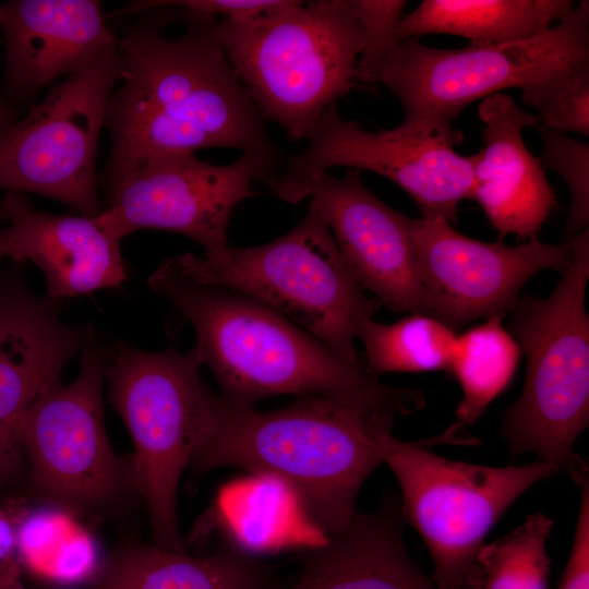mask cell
I'll use <instances>...</instances> for the list:
<instances>
[{
    "label": "cell",
    "instance_id": "24",
    "mask_svg": "<svg viewBox=\"0 0 589 589\" xmlns=\"http://www.w3.org/2000/svg\"><path fill=\"white\" fill-rule=\"evenodd\" d=\"M457 335L437 318L411 313L392 324L365 320L358 338L364 347L366 373L431 372L449 368Z\"/></svg>",
    "mask_w": 589,
    "mask_h": 589
},
{
    "label": "cell",
    "instance_id": "19",
    "mask_svg": "<svg viewBox=\"0 0 589 589\" xmlns=\"http://www.w3.org/2000/svg\"><path fill=\"white\" fill-rule=\"evenodd\" d=\"M478 116L484 147L477 152L472 199L502 237H536L556 205L545 172L522 137L539 120L504 93L483 98Z\"/></svg>",
    "mask_w": 589,
    "mask_h": 589
},
{
    "label": "cell",
    "instance_id": "26",
    "mask_svg": "<svg viewBox=\"0 0 589 589\" xmlns=\"http://www.w3.org/2000/svg\"><path fill=\"white\" fill-rule=\"evenodd\" d=\"M539 123L561 133L589 135V59L558 70L521 89Z\"/></svg>",
    "mask_w": 589,
    "mask_h": 589
},
{
    "label": "cell",
    "instance_id": "17",
    "mask_svg": "<svg viewBox=\"0 0 589 589\" xmlns=\"http://www.w3.org/2000/svg\"><path fill=\"white\" fill-rule=\"evenodd\" d=\"M1 199L9 221L1 229L3 256L36 265L45 275L47 298L62 301L118 288L127 279L120 240L93 217L38 211L20 192L5 191Z\"/></svg>",
    "mask_w": 589,
    "mask_h": 589
},
{
    "label": "cell",
    "instance_id": "1",
    "mask_svg": "<svg viewBox=\"0 0 589 589\" xmlns=\"http://www.w3.org/2000/svg\"><path fill=\"white\" fill-rule=\"evenodd\" d=\"M166 7L137 13L117 37L121 68L105 116L106 192L159 156L226 147L280 159L227 59L218 17L179 8L182 31L171 35Z\"/></svg>",
    "mask_w": 589,
    "mask_h": 589
},
{
    "label": "cell",
    "instance_id": "23",
    "mask_svg": "<svg viewBox=\"0 0 589 589\" xmlns=\"http://www.w3.org/2000/svg\"><path fill=\"white\" fill-rule=\"evenodd\" d=\"M497 314L456 337L448 371L458 381L462 398L455 425L476 422L510 383L521 350Z\"/></svg>",
    "mask_w": 589,
    "mask_h": 589
},
{
    "label": "cell",
    "instance_id": "31",
    "mask_svg": "<svg viewBox=\"0 0 589 589\" xmlns=\"http://www.w3.org/2000/svg\"><path fill=\"white\" fill-rule=\"evenodd\" d=\"M580 489L573 546L557 589H589V480Z\"/></svg>",
    "mask_w": 589,
    "mask_h": 589
},
{
    "label": "cell",
    "instance_id": "10",
    "mask_svg": "<svg viewBox=\"0 0 589 589\" xmlns=\"http://www.w3.org/2000/svg\"><path fill=\"white\" fill-rule=\"evenodd\" d=\"M589 59V1L544 33L501 45L443 49L408 39L398 44L378 82L399 100L404 120L442 117L453 121L471 103L504 89L520 91Z\"/></svg>",
    "mask_w": 589,
    "mask_h": 589
},
{
    "label": "cell",
    "instance_id": "20",
    "mask_svg": "<svg viewBox=\"0 0 589 589\" xmlns=\"http://www.w3.org/2000/svg\"><path fill=\"white\" fill-rule=\"evenodd\" d=\"M402 521L395 495L373 512H357L346 528L303 556L291 589H438L409 555Z\"/></svg>",
    "mask_w": 589,
    "mask_h": 589
},
{
    "label": "cell",
    "instance_id": "8",
    "mask_svg": "<svg viewBox=\"0 0 589 589\" xmlns=\"http://www.w3.org/2000/svg\"><path fill=\"white\" fill-rule=\"evenodd\" d=\"M402 442L387 432L380 438L384 464L400 488V513L422 538L438 589H480L478 554L508 507L556 470L537 460L491 467L450 460L428 449L440 443Z\"/></svg>",
    "mask_w": 589,
    "mask_h": 589
},
{
    "label": "cell",
    "instance_id": "22",
    "mask_svg": "<svg viewBox=\"0 0 589 589\" xmlns=\"http://www.w3.org/2000/svg\"><path fill=\"white\" fill-rule=\"evenodd\" d=\"M572 0H423L402 15L399 43L429 34H448L470 45H501L538 36L574 8Z\"/></svg>",
    "mask_w": 589,
    "mask_h": 589
},
{
    "label": "cell",
    "instance_id": "13",
    "mask_svg": "<svg viewBox=\"0 0 589 589\" xmlns=\"http://www.w3.org/2000/svg\"><path fill=\"white\" fill-rule=\"evenodd\" d=\"M70 384L58 382L15 422L13 437L31 485L58 501L94 505L119 485L104 421L103 382L109 352L93 337Z\"/></svg>",
    "mask_w": 589,
    "mask_h": 589
},
{
    "label": "cell",
    "instance_id": "30",
    "mask_svg": "<svg viewBox=\"0 0 589 589\" xmlns=\"http://www.w3.org/2000/svg\"><path fill=\"white\" fill-rule=\"evenodd\" d=\"M29 513L23 497L0 498V589H22L19 533Z\"/></svg>",
    "mask_w": 589,
    "mask_h": 589
},
{
    "label": "cell",
    "instance_id": "16",
    "mask_svg": "<svg viewBox=\"0 0 589 589\" xmlns=\"http://www.w3.org/2000/svg\"><path fill=\"white\" fill-rule=\"evenodd\" d=\"M4 93L23 104L56 79L76 74L117 45L95 0H11L0 3Z\"/></svg>",
    "mask_w": 589,
    "mask_h": 589
},
{
    "label": "cell",
    "instance_id": "2",
    "mask_svg": "<svg viewBox=\"0 0 589 589\" xmlns=\"http://www.w3.org/2000/svg\"><path fill=\"white\" fill-rule=\"evenodd\" d=\"M423 405L420 390L378 381L346 393L302 396L269 411L215 396L190 466L240 468L277 481L328 538L349 525L362 484L383 464L382 435L392 432L396 417Z\"/></svg>",
    "mask_w": 589,
    "mask_h": 589
},
{
    "label": "cell",
    "instance_id": "6",
    "mask_svg": "<svg viewBox=\"0 0 589 589\" xmlns=\"http://www.w3.org/2000/svg\"><path fill=\"white\" fill-rule=\"evenodd\" d=\"M171 259L194 281L260 300L344 359L361 363L356 349L360 326L382 303L364 294L311 205L294 228L265 244Z\"/></svg>",
    "mask_w": 589,
    "mask_h": 589
},
{
    "label": "cell",
    "instance_id": "15",
    "mask_svg": "<svg viewBox=\"0 0 589 589\" xmlns=\"http://www.w3.org/2000/svg\"><path fill=\"white\" fill-rule=\"evenodd\" d=\"M308 196L362 288L395 312L428 314L410 217L375 196L358 169H349L340 178L321 173Z\"/></svg>",
    "mask_w": 589,
    "mask_h": 589
},
{
    "label": "cell",
    "instance_id": "7",
    "mask_svg": "<svg viewBox=\"0 0 589 589\" xmlns=\"http://www.w3.org/2000/svg\"><path fill=\"white\" fill-rule=\"evenodd\" d=\"M194 345L148 352L120 342L109 353V399L133 442L132 479L144 498L153 544L184 552L178 528L181 476L209 424L215 394L201 380Z\"/></svg>",
    "mask_w": 589,
    "mask_h": 589
},
{
    "label": "cell",
    "instance_id": "4",
    "mask_svg": "<svg viewBox=\"0 0 589 589\" xmlns=\"http://www.w3.org/2000/svg\"><path fill=\"white\" fill-rule=\"evenodd\" d=\"M567 242L572 263L552 293L520 297L510 311L509 332L527 369L519 398L503 416L502 435L512 457L536 453L580 488L589 480L587 462L574 452L589 423L588 228Z\"/></svg>",
    "mask_w": 589,
    "mask_h": 589
},
{
    "label": "cell",
    "instance_id": "32",
    "mask_svg": "<svg viewBox=\"0 0 589 589\" xmlns=\"http://www.w3.org/2000/svg\"><path fill=\"white\" fill-rule=\"evenodd\" d=\"M22 460L17 444L0 437V486L13 478Z\"/></svg>",
    "mask_w": 589,
    "mask_h": 589
},
{
    "label": "cell",
    "instance_id": "28",
    "mask_svg": "<svg viewBox=\"0 0 589 589\" xmlns=\"http://www.w3.org/2000/svg\"><path fill=\"white\" fill-rule=\"evenodd\" d=\"M363 36L356 68L354 81L374 84L398 46L397 25L407 4L405 0H349Z\"/></svg>",
    "mask_w": 589,
    "mask_h": 589
},
{
    "label": "cell",
    "instance_id": "27",
    "mask_svg": "<svg viewBox=\"0 0 589 589\" xmlns=\"http://www.w3.org/2000/svg\"><path fill=\"white\" fill-rule=\"evenodd\" d=\"M533 128L542 142V152L537 156L542 169L556 171L569 191L568 216L561 241L566 243L589 224V144L539 122Z\"/></svg>",
    "mask_w": 589,
    "mask_h": 589
},
{
    "label": "cell",
    "instance_id": "5",
    "mask_svg": "<svg viewBox=\"0 0 589 589\" xmlns=\"http://www.w3.org/2000/svg\"><path fill=\"white\" fill-rule=\"evenodd\" d=\"M216 32L261 117L290 141L353 86L363 36L349 0H292L255 19H217Z\"/></svg>",
    "mask_w": 589,
    "mask_h": 589
},
{
    "label": "cell",
    "instance_id": "11",
    "mask_svg": "<svg viewBox=\"0 0 589 589\" xmlns=\"http://www.w3.org/2000/svg\"><path fill=\"white\" fill-rule=\"evenodd\" d=\"M120 68L116 45L0 135V189L40 194L88 217L103 211L96 152Z\"/></svg>",
    "mask_w": 589,
    "mask_h": 589
},
{
    "label": "cell",
    "instance_id": "18",
    "mask_svg": "<svg viewBox=\"0 0 589 589\" xmlns=\"http://www.w3.org/2000/svg\"><path fill=\"white\" fill-rule=\"evenodd\" d=\"M61 301L29 291L20 275L0 283V437L16 443V420L60 382L65 364L93 339L89 326L60 317Z\"/></svg>",
    "mask_w": 589,
    "mask_h": 589
},
{
    "label": "cell",
    "instance_id": "12",
    "mask_svg": "<svg viewBox=\"0 0 589 589\" xmlns=\"http://www.w3.org/2000/svg\"><path fill=\"white\" fill-rule=\"evenodd\" d=\"M280 159L243 153L228 165H213L194 153L152 158L106 192L107 206L95 223L121 241L143 229L183 235L205 255L225 250L236 206L252 197L256 181L277 176Z\"/></svg>",
    "mask_w": 589,
    "mask_h": 589
},
{
    "label": "cell",
    "instance_id": "29",
    "mask_svg": "<svg viewBox=\"0 0 589 589\" xmlns=\"http://www.w3.org/2000/svg\"><path fill=\"white\" fill-rule=\"evenodd\" d=\"M292 0H147L134 1L123 9L122 14H137L157 7H178L194 13L218 19L249 20L279 11Z\"/></svg>",
    "mask_w": 589,
    "mask_h": 589
},
{
    "label": "cell",
    "instance_id": "25",
    "mask_svg": "<svg viewBox=\"0 0 589 589\" xmlns=\"http://www.w3.org/2000/svg\"><path fill=\"white\" fill-rule=\"evenodd\" d=\"M553 521L542 513L495 541L478 554L480 589H546L551 560L546 541Z\"/></svg>",
    "mask_w": 589,
    "mask_h": 589
},
{
    "label": "cell",
    "instance_id": "21",
    "mask_svg": "<svg viewBox=\"0 0 589 589\" xmlns=\"http://www.w3.org/2000/svg\"><path fill=\"white\" fill-rule=\"evenodd\" d=\"M268 566L239 549L192 556L153 545H133L110 556L89 589H277Z\"/></svg>",
    "mask_w": 589,
    "mask_h": 589
},
{
    "label": "cell",
    "instance_id": "9",
    "mask_svg": "<svg viewBox=\"0 0 589 589\" xmlns=\"http://www.w3.org/2000/svg\"><path fill=\"white\" fill-rule=\"evenodd\" d=\"M305 140L306 148L290 156L286 170L269 182L272 192L289 203L308 197L312 182L333 167L369 170L390 180L414 200L423 218L456 223L459 203L472 199L477 153L456 152L464 135L448 119L422 117L370 132L342 119L332 105Z\"/></svg>",
    "mask_w": 589,
    "mask_h": 589
},
{
    "label": "cell",
    "instance_id": "3",
    "mask_svg": "<svg viewBox=\"0 0 589 589\" xmlns=\"http://www.w3.org/2000/svg\"><path fill=\"white\" fill-rule=\"evenodd\" d=\"M149 287L192 325L202 363L221 398L254 408L275 395H330L370 386L362 363L350 362L279 312L232 289L194 281L164 261Z\"/></svg>",
    "mask_w": 589,
    "mask_h": 589
},
{
    "label": "cell",
    "instance_id": "34",
    "mask_svg": "<svg viewBox=\"0 0 589 589\" xmlns=\"http://www.w3.org/2000/svg\"><path fill=\"white\" fill-rule=\"evenodd\" d=\"M5 220V213L2 204V199L0 197V223ZM3 257L2 247H1V229H0V260Z\"/></svg>",
    "mask_w": 589,
    "mask_h": 589
},
{
    "label": "cell",
    "instance_id": "33",
    "mask_svg": "<svg viewBox=\"0 0 589 589\" xmlns=\"http://www.w3.org/2000/svg\"><path fill=\"white\" fill-rule=\"evenodd\" d=\"M15 122V115L12 108L0 100V135Z\"/></svg>",
    "mask_w": 589,
    "mask_h": 589
},
{
    "label": "cell",
    "instance_id": "14",
    "mask_svg": "<svg viewBox=\"0 0 589 589\" xmlns=\"http://www.w3.org/2000/svg\"><path fill=\"white\" fill-rule=\"evenodd\" d=\"M444 218H411L410 233L428 314L453 330L512 311L524 285L537 273L569 268V242L538 237L518 245L483 242L455 230Z\"/></svg>",
    "mask_w": 589,
    "mask_h": 589
}]
</instances>
